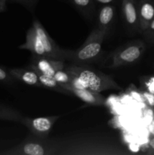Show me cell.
I'll return each instance as SVG.
<instances>
[{
  "label": "cell",
  "mask_w": 154,
  "mask_h": 155,
  "mask_svg": "<svg viewBox=\"0 0 154 155\" xmlns=\"http://www.w3.org/2000/svg\"><path fill=\"white\" fill-rule=\"evenodd\" d=\"M143 97L149 105L154 107V94L150 93V92H144L143 93Z\"/></svg>",
  "instance_id": "cell-21"
},
{
  "label": "cell",
  "mask_w": 154,
  "mask_h": 155,
  "mask_svg": "<svg viewBox=\"0 0 154 155\" xmlns=\"http://www.w3.org/2000/svg\"><path fill=\"white\" fill-rule=\"evenodd\" d=\"M63 89H66L71 92V94L74 95L81 99L84 102L87 103L91 105H103L105 104L106 99L104 96L101 94V92H95V91L90 90L88 89H78L72 87L68 84H60Z\"/></svg>",
  "instance_id": "cell-9"
},
{
  "label": "cell",
  "mask_w": 154,
  "mask_h": 155,
  "mask_svg": "<svg viewBox=\"0 0 154 155\" xmlns=\"http://www.w3.org/2000/svg\"><path fill=\"white\" fill-rule=\"evenodd\" d=\"M18 110L7 106L0 105V120H8L21 123L24 117Z\"/></svg>",
  "instance_id": "cell-15"
},
{
  "label": "cell",
  "mask_w": 154,
  "mask_h": 155,
  "mask_svg": "<svg viewBox=\"0 0 154 155\" xmlns=\"http://www.w3.org/2000/svg\"><path fill=\"white\" fill-rule=\"evenodd\" d=\"M68 85H69V86H72V87L75 88V89H87V88H86V86H85L84 83H83V82L82 81V80H80L79 77H77L76 76H75V75H72V80H71L69 84H68Z\"/></svg>",
  "instance_id": "cell-19"
},
{
  "label": "cell",
  "mask_w": 154,
  "mask_h": 155,
  "mask_svg": "<svg viewBox=\"0 0 154 155\" xmlns=\"http://www.w3.org/2000/svg\"><path fill=\"white\" fill-rule=\"evenodd\" d=\"M38 74V78L42 87H45L47 89H51V90L56 91L63 95H70L71 92L67 91L66 89H63L58 83L55 80V79L53 77V76L45 75V74Z\"/></svg>",
  "instance_id": "cell-14"
},
{
  "label": "cell",
  "mask_w": 154,
  "mask_h": 155,
  "mask_svg": "<svg viewBox=\"0 0 154 155\" xmlns=\"http://www.w3.org/2000/svg\"><path fill=\"white\" fill-rule=\"evenodd\" d=\"M95 2L98 3V4L101 5H108V4H111L112 2L115 1V0H94Z\"/></svg>",
  "instance_id": "cell-23"
},
{
  "label": "cell",
  "mask_w": 154,
  "mask_h": 155,
  "mask_svg": "<svg viewBox=\"0 0 154 155\" xmlns=\"http://www.w3.org/2000/svg\"><path fill=\"white\" fill-rule=\"evenodd\" d=\"M149 148H150L152 151H154V138L150 139V141H149Z\"/></svg>",
  "instance_id": "cell-25"
},
{
  "label": "cell",
  "mask_w": 154,
  "mask_h": 155,
  "mask_svg": "<svg viewBox=\"0 0 154 155\" xmlns=\"http://www.w3.org/2000/svg\"><path fill=\"white\" fill-rule=\"evenodd\" d=\"M122 11L124 21L131 30H139L138 8L135 0H122Z\"/></svg>",
  "instance_id": "cell-10"
},
{
  "label": "cell",
  "mask_w": 154,
  "mask_h": 155,
  "mask_svg": "<svg viewBox=\"0 0 154 155\" xmlns=\"http://www.w3.org/2000/svg\"><path fill=\"white\" fill-rule=\"evenodd\" d=\"M59 116L40 117H24L20 124L25 126L30 133L40 139L48 138L50 132L52 130Z\"/></svg>",
  "instance_id": "cell-7"
},
{
  "label": "cell",
  "mask_w": 154,
  "mask_h": 155,
  "mask_svg": "<svg viewBox=\"0 0 154 155\" xmlns=\"http://www.w3.org/2000/svg\"><path fill=\"white\" fill-rule=\"evenodd\" d=\"M116 16V8L111 4L104 5L99 10L98 16V27L108 33Z\"/></svg>",
  "instance_id": "cell-13"
},
{
  "label": "cell",
  "mask_w": 154,
  "mask_h": 155,
  "mask_svg": "<svg viewBox=\"0 0 154 155\" xmlns=\"http://www.w3.org/2000/svg\"><path fill=\"white\" fill-rule=\"evenodd\" d=\"M71 4L79 12L90 17L93 14L95 9V1L94 0H69Z\"/></svg>",
  "instance_id": "cell-16"
},
{
  "label": "cell",
  "mask_w": 154,
  "mask_h": 155,
  "mask_svg": "<svg viewBox=\"0 0 154 155\" xmlns=\"http://www.w3.org/2000/svg\"><path fill=\"white\" fill-rule=\"evenodd\" d=\"M9 71L16 80L29 86L42 87L38 78L37 73L29 67L27 68H11L9 69Z\"/></svg>",
  "instance_id": "cell-12"
},
{
  "label": "cell",
  "mask_w": 154,
  "mask_h": 155,
  "mask_svg": "<svg viewBox=\"0 0 154 155\" xmlns=\"http://www.w3.org/2000/svg\"><path fill=\"white\" fill-rule=\"evenodd\" d=\"M13 1L23 5L25 6L30 11H33V8L36 5L38 0H13Z\"/></svg>",
  "instance_id": "cell-20"
},
{
  "label": "cell",
  "mask_w": 154,
  "mask_h": 155,
  "mask_svg": "<svg viewBox=\"0 0 154 155\" xmlns=\"http://www.w3.org/2000/svg\"><path fill=\"white\" fill-rule=\"evenodd\" d=\"M107 32L95 27L85 42L76 50L64 49L63 59L75 64H86L95 61L102 52V45Z\"/></svg>",
  "instance_id": "cell-3"
},
{
  "label": "cell",
  "mask_w": 154,
  "mask_h": 155,
  "mask_svg": "<svg viewBox=\"0 0 154 155\" xmlns=\"http://www.w3.org/2000/svg\"><path fill=\"white\" fill-rule=\"evenodd\" d=\"M144 51V44L139 41L130 42L117 48L111 55V64L109 68H116L128 66L139 60Z\"/></svg>",
  "instance_id": "cell-6"
},
{
  "label": "cell",
  "mask_w": 154,
  "mask_h": 155,
  "mask_svg": "<svg viewBox=\"0 0 154 155\" xmlns=\"http://www.w3.org/2000/svg\"><path fill=\"white\" fill-rule=\"evenodd\" d=\"M18 48L29 50L35 55L64 61V49L60 48L54 42L36 18L33 19L31 27L27 30L25 42Z\"/></svg>",
  "instance_id": "cell-2"
},
{
  "label": "cell",
  "mask_w": 154,
  "mask_h": 155,
  "mask_svg": "<svg viewBox=\"0 0 154 155\" xmlns=\"http://www.w3.org/2000/svg\"><path fill=\"white\" fill-rule=\"evenodd\" d=\"M28 67L37 74L53 76L56 71L64 69L66 64L64 61L32 54Z\"/></svg>",
  "instance_id": "cell-8"
},
{
  "label": "cell",
  "mask_w": 154,
  "mask_h": 155,
  "mask_svg": "<svg viewBox=\"0 0 154 155\" xmlns=\"http://www.w3.org/2000/svg\"><path fill=\"white\" fill-rule=\"evenodd\" d=\"M66 71L80 79L86 88L98 92L107 90H121L122 87L110 75L98 70L92 69L86 64H72L66 66Z\"/></svg>",
  "instance_id": "cell-4"
},
{
  "label": "cell",
  "mask_w": 154,
  "mask_h": 155,
  "mask_svg": "<svg viewBox=\"0 0 154 155\" xmlns=\"http://www.w3.org/2000/svg\"><path fill=\"white\" fill-rule=\"evenodd\" d=\"M149 131L152 134L154 135V120H152V122L151 123L150 126H149Z\"/></svg>",
  "instance_id": "cell-26"
},
{
  "label": "cell",
  "mask_w": 154,
  "mask_h": 155,
  "mask_svg": "<svg viewBox=\"0 0 154 155\" xmlns=\"http://www.w3.org/2000/svg\"><path fill=\"white\" fill-rule=\"evenodd\" d=\"M6 2L7 0H0V13L6 11Z\"/></svg>",
  "instance_id": "cell-24"
},
{
  "label": "cell",
  "mask_w": 154,
  "mask_h": 155,
  "mask_svg": "<svg viewBox=\"0 0 154 155\" xmlns=\"http://www.w3.org/2000/svg\"><path fill=\"white\" fill-rule=\"evenodd\" d=\"M139 30L143 32L154 19V5L149 1L142 0L137 5Z\"/></svg>",
  "instance_id": "cell-11"
},
{
  "label": "cell",
  "mask_w": 154,
  "mask_h": 155,
  "mask_svg": "<svg viewBox=\"0 0 154 155\" xmlns=\"http://www.w3.org/2000/svg\"><path fill=\"white\" fill-rule=\"evenodd\" d=\"M145 34H150V33H154V19L152 20L147 27V28L143 31Z\"/></svg>",
  "instance_id": "cell-22"
},
{
  "label": "cell",
  "mask_w": 154,
  "mask_h": 155,
  "mask_svg": "<svg viewBox=\"0 0 154 155\" xmlns=\"http://www.w3.org/2000/svg\"><path fill=\"white\" fill-rule=\"evenodd\" d=\"M53 77L59 84H69L72 80V74L66 71L65 69H63L56 71L55 74L53 75Z\"/></svg>",
  "instance_id": "cell-17"
},
{
  "label": "cell",
  "mask_w": 154,
  "mask_h": 155,
  "mask_svg": "<svg viewBox=\"0 0 154 155\" xmlns=\"http://www.w3.org/2000/svg\"><path fill=\"white\" fill-rule=\"evenodd\" d=\"M0 155H57L55 139H40L30 133L23 142L0 151Z\"/></svg>",
  "instance_id": "cell-5"
},
{
  "label": "cell",
  "mask_w": 154,
  "mask_h": 155,
  "mask_svg": "<svg viewBox=\"0 0 154 155\" xmlns=\"http://www.w3.org/2000/svg\"><path fill=\"white\" fill-rule=\"evenodd\" d=\"M57 155H127L126 148L114 135L83 131L55 139Z\"/></svg>",
  "instance_id": "cell-1"
},
{
  "label": "cell",
  "mask_w": 154,
  "mask_h": 155,
  "mask_svg": "<svg viewBox=\"0 0 154 155\" xmlns=\"http://www.w3.org/2000/svg\"><path fill=\"white\" fill-rule=\"evenodd\" d=\"M15 81H16V79L11 74L9 70H6L0 66V83L11 84Z\"/></svg>",
  "instance_id": "cell-18"
}]
</instances>
